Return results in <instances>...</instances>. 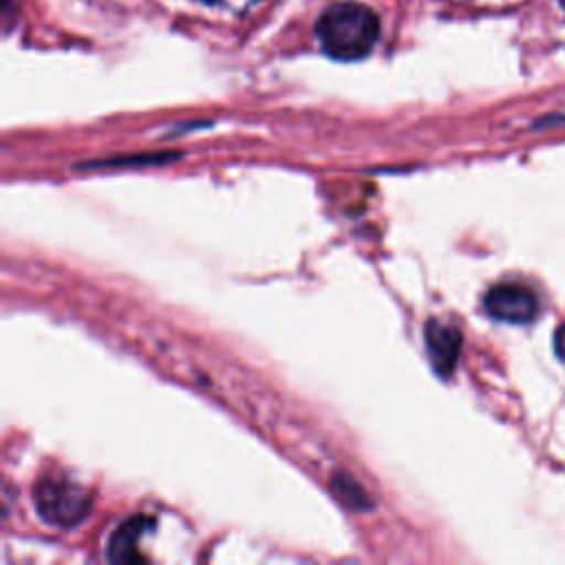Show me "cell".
Wrapping results in <instances>:
<instances>
[{"label": "cell", "mask_w": 565, "mask_h": 565, "mask_svg": "<svg viewBox=\"0 0 565 565\" xmlns=\"http://www.w3.org/2000/svg\"><path fill=\"white\" fill-rule=\"evenodd\" d=\"M320 49L342 62L362 60L380 38V18L362 2L342 0L322 11L316 22Z\"/></svg>", "instance_id": "1"}, {"label": "cell", "mask_w": 565, "mask_h": 565, "mask_svg": "<svg viewBox=\"0 0 565 565\" xmlns=\"http://www.w3.org/2000/svg\"><path fill=\"white\" fill-rule=\"evenodd\" d=\"M38 514L55 527H73L88 516L90 494L68 477L46 475L33 488Z\"/></svg>", "instance_id": "2"}, {"label": "cell", "mask_w": 565, "mask_h": 565, "mask_svg": "<svg viewBox=\"0 0 565 565\" xmlns=\"http://www.w3.org/2000/svg\"><path fill=\"white\" fill-rule=\"evenodd\" d=\"M483 307L494 320L510 322V324H523L536 316L539 298L527 285L499 282L486 291Z\"/></svg>", "instance_id": "3"}, {"label": "cell", "mask_w": 565, "mask_h": 565, "mask_svg": "<svg viewBox=\"0 0 565 565\" xmlns=\"http://www.w3.org/2000/svg\"><path fill=\"white\" fill-rule=\"evenodd\" d=\"M426 349L428 358L439 375H450L457 366L459 351H461V333L457 327L428 320L426 322Z\"/></svg>", "instance_id": "4"}, {"label": "cell", "mask_w": 565, "mask_h": 565, "mask_svg": "<svg viewBox=\"0 0 565 565\" xmlns=\"http://www.w3.org/2000/svg\"><path fill=\"white\" fill-rule=\"evenodd\" d=\"M154 521L148 516H130L128 521H124L110 536L108 541V558L110 561H141L139 554V539L143 532L152 530Z\"/></svg>", "instance_id": "5"}, {"label": "cell", "mask_w": 565, "mask_h": 565, "mask_svg": "<svg viewBox=\"0 0 565 565\" xmlns=\"http://www.w3.org/2000/svg\"><path fill=\"white\" fill-rule=\"evenodd\" d=\"M331 486L335 490V494L349 505V508H355V510H362V508H369V499H366V492L355 483V479H351L349 475H333L331 479Z\"/></svg>", "instance_id": "6"}, {"label": "cell", "mask_w": 565, "mask_h": 565, "mask_svg": "<svg viewBox=\"0 0 565 565\" xmlns=\"http://www.w3.org/2000/svg\"><path fill=\"white\" fill-rule=\"evenodd\" d=\"M201 2L212 7V9L227 11V13H243V11H247L249 7H254L260 0H201Z\"/></svg>", "instance_id": "7"}, {"label": "cell", "mask_w": 565, "mask_h": 565, "mask_svg": "<svg viewBox=\"0 0 565 565\" xmlns=\"http://www.w3.org/2000/svg\"><path fill=\"white\" fill-rule=\"evenodd\" d=\"M554 351L565 362V324H561L554 333Z\"/></svg>", "instance_id": "8"}, {"label": "cell", "mask_w": 565, "mask_h": 565, "mask_svg": "<svg viewBox=\"0 0 565 565\" xmlns=\"http://www.w3.org/2000/svg\"><path fill=\"white\" fill-rule=\"evenodd\" d=\"M558 2H561V7H563V9H565V0H558Z\"/></svg>", "instance_id": "9"}, {"label": "cell", "mask_w": 565, "mask_h": 565, "mask_svg": "<svg viewBox=\"0 0 565 565\" xmlns=\"http://www.w3.org/2000/svg\"><path fill=\"white\" fill-rule=\"evenodd\" d=\"M470 2H477V0H470Z\"/></svg>", "instance_id": "10"}]
</instances>
